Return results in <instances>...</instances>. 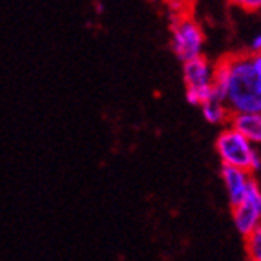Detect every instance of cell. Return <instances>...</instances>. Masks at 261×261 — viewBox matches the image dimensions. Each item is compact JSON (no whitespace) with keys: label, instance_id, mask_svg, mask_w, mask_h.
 <instances>
[{"label":"cell","instance_id":"cell-4","mask_svg":"<svg viewBox=\"0 0 261 261\" xmlns=\"http://www.w3.org/2000/svg\"><path fill=\"white\" fill-rule=\"evenodd\" d=\"M232 219L236 230L243 238L250 236L257 226H261V185L256 177L248 187L245 199L238 206H232Z\"/></svg>","mask_w":261,"mask_h":261},{"label":"cell","instance_id":"cell-13","mask_svg":"<svg viewBox=\"0 0 261 261\" xmlns=\"http://www.w3.org/2000/svg\"><path fill=\"white\" fill-rule=\"evenodd\" d=\"M248 261H250V259H248Z\"/></svg>","mask_w":261,"mask_h":261},{"label":"cell","instance_id":"cell-10","mask_svg":"<svg viewBox=\"0 0 261 261\" xmlns=\"http://www.w3.org/2000/svg\"><path fill=\"white\" fill-rule=\"evenodd\" d=\"M197 0H166V6L170 9V17H175V15L188 13L192 11V8L196 6Z\"/></svg>","mask_w":261,"mask_h":261},{"label":"cell","instance_id":"cell-5","mask_svg":"<svg viewBox=\"0 0 261 261\" xmlns=\"http://www.w3.org/2000/svg\"><path fill=\"white\" fill-rule=\"evenodd\" d=\"M183 81L187 90H206L216 86V62L205 55L183 62Z\"/></svg>","mask_w":261,"mask_h":261},{"label":"cell","instance_id":"cell-9","mask_svg":"<svg viewBox=\"0 0 261 261\" xmlns=\"http://www.w3.org/2000/svg\"><path fill=\"white\" fill-rule=\"evenodd\" d=\"M245 250L250 261H261V226L245 238Z\"/></svg>","mask_w":261,"mask_h":261},{"label":"cell","instance_id":"cell-1","mask_svg":"<svg viewBox=\"0 0 261 261\" xmlns=\"http://www.w3.org/2000/svg\"><path fill=\"white\" fill-rule=\"evenodd\" d=\"M216 90L232 115L261 112V75L250 51L228 53L216 62Z\"/></svg>","mask_w":261,"mask_h":261},{"label":"cell","instance_id":"cell-2","mask_svg":"<svg viewBox=\"0 0 261 261\" xmlns=\"http://www.w3.org/2000/svg\"><path fill=\"white\" fill-rule=\"evenodd\" d=\"M216 153L223 166L247 170L248 174L261 172V153L243 134L234 126H223L216 137Z\"/></svg>","mask_w":261,"mask_h":261},{"label":"cell","instance_id":"cell-12","mask_svg":"<svg viewBox=\"0 0 261 261\" xmlns=\"http://www.w3.org/2000/svg\"><path fill=\"white\" fill-rule=\"evenodd\" d=\"M248 51L254 53V55H261V31L257 35H254V39L250 40V46H248Z\"/></svg>","mask_w":261,"mask_h":261},{"label":"cell","instance_id":"cell-3","mask_svg":"<svg viewBox=\"0 0 261 261\" xmlns=\"http://www.w3.org/2000/svg\"><path fill=\"white\" fill-rule=\"evenodd\" d=\"M206 35L192 11L172 17L170 20V48L181 62L205 55Z\"/></svg>","mask_w":261,"mask_h":261},{"label":"cell","instance_id":"cell-6","mask_svg":"<svg viewBox=\"0 0 261 261\" xmlns=\"http://www.w3.org/2000/svg\"><path fill=\"white\" fill-rule=\"evenodd\" d=\"M219 175H221L226 199H228L230 206H238L245 199V196H247L248 187L252 183L254 175L248 174L247 170L234 168V166H223V165Z\"/></svg>","mask_w":261,"mask_h":261},{"label":"cell","instance_id":"cell-8","mask_svg":"<svg viewBox=\"0 0 261 261\" xmlns=\"http://www.w3.org/2000/svg\"><path fill=\"white\" fill-rule=\"evenodd\" d=\"M201 115L205 119L208 124L212 126H228L232 121V112L230 108L223 102V100L216 99V100H210L206 105L201 106Z\"/></svg>","mask_w":261,"mask_h":261},{"label":"cell","instance_id":"cell-7","mask_svg":"<svg viewBox=\"0 0 261 261\" xmlns=\"http://www.w3.org/2000/svg\"><path fill=\"white\" fill-rule=\"evenodd\" d=\"M230 126L243 134L254 146H261V112L252 113H234Z\"/></svg>","mask_w":261,"mask_h":261},{"label":"cell","instance_id":"cell-11","mask_svg":"<svg viewBox=\"0 0 261 261\" xmlns=\"http://www.w3.org/2000/svg\"><path fill=\"white\" fill-rule=\"evenodd\" d=\"M228 4L241 9L245 13H257V11H261V0H228Z\"/></svg>","mask_w":261,"mask_h":261}]
</instances>
